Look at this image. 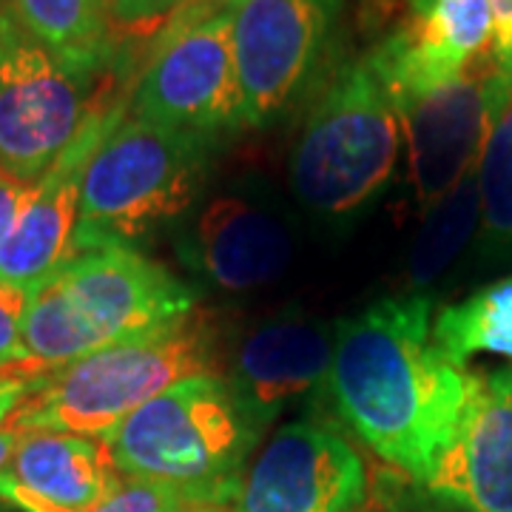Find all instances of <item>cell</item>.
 Wrapping results in <instances>:
<instances>
[{"label": "cell", "mask_w": 512, "mask_h": 512, "mask_svg": "<svg viewBox=\"0 0 512 512\" xmlns=\"http://www.w3.org/2000/svg\"><path fill=\"white\" fill-rule=\"evenodd\" d=\"M217 328L194 308L180 319L37 376L12 413L18 430H55L106 439L114 427L168 387L217 373Z\"/></svg>", "instance_id": "obj_2"}, {"label": "cell", "mask_w": 512, "mask_h": 512, "mask_svg": "<svg viewBox=\"0 0 512 512\" xmlns=\"http://www.w3.org/2000/svg\"><path fill=\"white\" fill-rule=\"evenodd\" d=\"M163 0H111V23L114 32H128V35H143L148 29H160L165 23Z\"/></svg>", "instance_id": "obj_24"}, {"label": "cell", "mask_w": 512, "mask_h": 512, "mask_svg": "<svg viewBox=\"0 0 512 512\" xmlns=\"http://www.w3.org/2000/svg\"><path fill=\"white\" fill-rule=\"evenodd\" d=\"M52 279L92 353L163 328L197 308L185 282L131 245L74 254Z\"/></svg>", "instance_id": "obj_9"}, {"label": "cell", "mask_w": 512, "mask_h": 512, "mask_svg": "<svg viewBox=\"0 0 512 512\" xmlns=\"http://www.w3.org/2000/svg\"><path fill=\"white\" fill-rule=\"evenodd\" d=\"M433 339L461 367L478 353L512 359V276L444 308L433 319Z\"/></svg>", "instance_id": "obj_21"}, {"label": "cell", "mask_w": 512, "mask_h": 512, "mask_svg": "<svg viewBox=\"0 0 512 512\" xmlns=\"http://www.w3.org/2000/svg\"><path fill=\"white\" fill-rule=\"evenodd\" d=\"M128 103L131 92L111 94L109 100H103L55 168L40 183L32 185L15 228L0 245L3 285H15L32 293L72 259L83 171L111 126L126 117Z\"/></svg>", "instance_id": "obj_12"}, {"label": "cell", "mask_w": 512, "mask_h": 512, "mask_svg": "<svg viewBox=\"0 0 512 512\" xmlns=\"http://www.w3.org/2000/svg\"><path fill=\"white\" fill-rule=\"evenodd\" d=\"M262 433L225 376H194L134 410L103 441L120 476L171 487L194 504L234 507Z\"/></svg>", "instance_id": "obj_3"}, {"label": "cell", "mask_w": 512, "mask_h": 512, "mask_svg": "<svg viewBox=\"0 0 512 512\" xmlns=\"http://www.w3.org/2000/svg\"><path fill=\"white\" fill-rule=\"evenodd\" d=\"M185 501L188 498L171 487L143 478L120 476L114 490L92 512H177Z\"/></svg>", "instance_id": "obj_23"}, {"label": "cell", "mask_w": 512, "mask_h": 512, "mask_svg": "<svg viewBox=\"0 0 512 512\" xmlns=\"http://www.w3.org/2000/svg\"><path fill=\"white\" fill-rule=\"evenodd\" d=\"M490 0H407V18L370 52L393 103L439 89L490 52Z\"/></svg>", "instance_id": "obj_13"}, {"label": "cell", "mask_w": 512, "mask_h": 512, "mask_svg": "<svg viewBox=\"0 0 512 512\" xmlns=\"http://www.w3.org/2000/svg\"><path fill=\"white\" fill-rule=\"evenodd\" d=\"M6 3H12V0H0V6H6Z\"/></svg>", "instance_id": "obj_33"}, {"label": "cell", "mask_w": 512, "mask_h": 512, "mask_svg": "<svg viewBox=\"0 0 512 512\" xmlns=\"http://www.w3.org/2000/svg\"><path fill=\"white\" fill-rule=\"evenodd\" d=\"M501 72V69H498ZM481 231L478 251L487 259L512 254V74L501 72L484 151L478 160Z\"/></svg>", "instance_id": "obj_20"}, {"label": "cell", "mask_w": 512, "mask_h": 512, "mask_svg": "<svg viewBox=\"0 0 512 512\" xmlns=\"http://www.w3.org/2000/svg\"><path fill=\"white\" fill-rule=\"evenodd\" d=\"M333 410L384 464L424 487L467 402L470 373L433 339V296H387L336 322Z\"/></svg>", "instance_id": "obj_1"}, {"label": "cell", "mask_w": 512, "mask_h": 512, "mask_svg": "<svg viewBox=\"0 0 512 512\" xmlns=\"http://www.w3.org/2000/svg\"><path fill=\"white\" fill-rule=\"evenodd\" d=\"M402 146V123L379 74L356 57L333 69L291 151L296 200L322 220H348L382 194Z\"/></svg>", "instance_id": "obj_4"}, {"label": "cell", "mask_w": 512, "mask_h": 512, "mask_svg": "<svg viewBox=\"0 0 512 512\" xmlns=\"http://www.w3.org/2000/svg\"><path fill=\"white\" fill-rule=\"evenodd\" d=\"M126 63L111 72L77 69L43 46L0 6V174L23 185L40 183L111 94L131 92Z\"/></svg>", "instance_id": "obj_6"}, {"label": "cell", "mask_w": 512, "mask_h": 512, "mask_svg": "<svg viewBox=\"0 0 512 512\" xmlns=\"http://www.w3.org/2000/svg\"><path fill=\"white\" fill-rule=\"evenodd\" d=\"M183 256L220 291H259L279 282L291 268L293 234L265 202L248 194H222L194 220Z\"/></svg>", "instance_id": "obj_16"}, {"label": "cell", "mask_w": 512, "mask_h": 512, "mask_svg": "<svg viewBox=\"0 0 512 512\" xmlns=\"http://www.w3.org/2000/svg\"><path fill=\"white\" fill-rule=\"evenodd\" d=\"M163 3H165V15H171L174 9H180V6H183L185 0H163Z\"/></svg>", "instance_id": "obj_32"}, {"label": "cell", "mask_w": 512, "mask_h": 512, "mask_svg": "<svg viewBox=\"0 0 512 512\" xmlns=\"http://www.w3.org/2000/svg\"><path fill=\"white\" fill-rule=\"evenodd\" d=\"M29 191H32V185L15 183V180L0 174V245H3V239L9 237V231L15 228L20 211L29 200Z\"/></svg>", "instance_id": "obj_27"}, {"label": "cell", "mask_w": 512, "mask_h": 512, "mask_svg": "<svg viewBox=\"0 0 512 512\" xmlns=\"http://www.w3.org/2000/svg\"><path fill=\"white\" fill-rule=\"evenodd\" d=\"M404 484H407V481L399 476H379L370 484L365 501H362L353 512H404Z\"/></svg>", "instance_id": "obj_26"}, {"label": "cell", "mask_w": 512, "mask_h": 512, "mask_svg": "<svg viewBox=\"0 0 512 512\" xmlns=\"http://www.w3.org/2000/svg\"><path fill=\"white\" fill-rule=\"evenodd\" d=\"M424 490L476 512H512V367L470 373L464 410Z\"/></svg>", "instance_id": "obj_15"}, {"label": "cell", "mask_w": 512, "mask_h": 512, "mask_svg": "<svg viewBox=\"0 0 512 512\" xmlns=\"http://www.w3.org/2000/svg\"><path fill=\"white\" fill-rule=\"evenodd\" d=\"M20 436H23V430H18V427H15V424H9V421L0 427V470L6 467V461H9L12 453H15Z\"/></svg>", "instance_id": "obj_30"}, {"label": "cell", "mask_w": 512, "mask_h": 512, "mask_svg": "<svg viewBox=\"0 0 512 512\" xmlns=\"http://www.w3.org/2000/svg\"><path fill=\"white\" fill-rule=\"evenodd\" d=\"M342 0H234L242 123L268 128L325 86Z\"/></svg>", "instance_id": "obj_8"}, {"label": "cell", "mask_w": 512, "mask_h": 512, "mask_svg": "<svg viewBox=\"0 0 512 512\" xmlns=\"http://www.w3.org/2000/svg\"><path fill=\"white\" fill-rule=\"evenodd\" d=\"M29 305V291L0 282V373L3 376H26L35 379L29 370V356L23 348V313Z\"/></svg>", "instance_id": "obj_22"}, {"label": "cell", "mask_w": 512, "mask_h": 512, "mask_svg": "<svg viewBox=\"0 0 512 512\" xmlns=\"http://www.w3.org/2000/svg\"><path fill=\"white\" fill-rule=\"evenodd\" d=\"M208 143L200 134L157 126L126 111L83 171L74 254L131 245L185 214L205 180Z\"/></svg>", "instance_id": "obj_5"}, {"label": "cell", "mask_w": 512, "mask_h": 512, "mask_svg": "<svg viewBox=\"0 0 512 512\" xmlns=\"http://www.w3.org/2000/svg\"><path fill=\"white\" fill-rule=\"evenodd\" d=\"M501 72L490 52L439 89L393 103L407 146V174L421 214L473 174L484 151Z\"/></svg>", "instance_id": "obj_11"}, {"label": "cell", "mask_w": 512, "mask_h": 512, "mask_svg": "<svg viewBox=\"0 0 512 512\" xmlns=\"http://www.w3.org/2000/svg\"><path fill=\"white\" fill-rule=\"evenodd\" d=\"M177 512H234V507H220V504H194V501H185L183 507Z\"/></svg>", "instance_id": "obj_31"}, {"label": "cell", "mask_w": 512, "mask_h": 512, "mask_svg": "<svg viewBox=\"0 0 512 512\" xmlns=\"http://www.w3.org/2000/svg\"><path fill=\"white\" fill-rule=\"evenodd\" d=\"M336 325L285 308L256 322L237 342L228 384L251 419L268 430L271 421L328 384Z\"/></svg>", "instance_id": "obj_14"}, {"label": "cell", "mask_w": 512, "mask_h": 512, "mask_svg": "<svg viewBox=\"0 0 512 512\" xmlns=\"http://www.w3.org/2000/svg\"><path fill=\"white\" fill-rule=\"evenodd\" d=\"M481 231V200H478V168L424 211V220L407 256V291L424 293L433 282L453 268Z\"/></svg>", "instance_id": "obj_19"}, {"label": "cell", "mask_w": 512, "mask_h": 512, "mask_svg": "<svg viewBox=\"0 0 512 512\" xmlns=\"http://www.w3.org/2000/svg\"><path fill=\"white\" fill-rule=\"evenodd\" d=\"M370 481L359 450L328 421L279 427L245 470L234 512H353Z\"/></svg>", "instance_id": "obj_10"}, {"label": "cell", "mask_w": 512, "mask_h": 512, "mask_svg": "<svg viewBox=\"0 0 512 512\" xmlns=\"http://www.w3.org/2000/svg\"><path fill=\"white\" fill-rule=\"evenodd\" d=\"M490 12H493L490 60L495 69L512 74V0H490Z\"/></svg>", "instance_id": "obj_25"}, {"label": "cell", "mask_w": 512, "mask_h": 512, "mask_svg": "<svg viewBox=\"0 0 512 512\" xmlns=\"http://www.w3.org/2000/svg\"><path fill=\"white\" fill-rule=\"evenodd\" d=\"M402 507L404 512H476L453 501V498L430 493V490H424L419 484H404Z\"/></svg>", "instance_id": "obj_28"}, {"label": "cell", "mask_w": 512, "mask_h": 512, "mask_svg": "<svg viewBox=\"0 0 512 512\" xmlns=\"http://www.w3.org/2000/svg\"><path fill=\"white\" fill-rule=\"evenodd\" d=\"M231 15L234 0H185L174 9L151 37L128 114L205 140L245 128Z\"/></svg>", "instance_id": "obj_7"}, {"label": "cell", "mask_w": 512, "mask_h": 512, "mask_svg": "<svg viewBox=\"0 0 512 512\" xmlns=\"http://www.w3.org/2000/svg\"><path fill=\"white\" fill-rule=\"evenodd\" d=\"M23 26L77 69L111 72L120 63L111 0H12Z\"/></svg>", "instance_id": "obj_18"}, {"label": "cell", "mask_w": 512, "mask_h": 512, "mask_svg": "<svg viewBox=\"0 0 512 512\" xmlns=\"http://www.w3.org/2000/svg\"><path fill=\"white\" fill-rule=\"evenodd\" d=\"M35 379L26 376H3L0 373V427L12 419V413L18 410L20 404L26 402V396L32 393Z\"/></svg>", "instance_id": "obj_29"}, {"label": "cell", "mask_w": 512, "mask_h": 512, "mask_svg": "<svg viewBox=\"0 0 512 512\" xmlns=\"http://www.w3.org/2000/svg\"><path fill=\"white\" fill-rule=\"evenodd\" d=\"M117 478L103 439L26 430L0 470V501L20 512H92Z\"/></svg>", "instance_id": "obj_17"}]
</instances>
